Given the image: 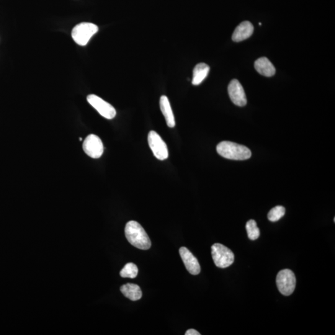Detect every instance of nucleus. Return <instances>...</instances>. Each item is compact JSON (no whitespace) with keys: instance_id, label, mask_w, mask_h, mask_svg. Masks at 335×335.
<instances>
[{"instance_id":"12","label":"nucleus","mask_w":335,"mask_h":335,"mask_svg":"<svg viewBox=\"0 0 335 335\" xmlns=\"http://www.w3.org/2000/svg\"><path fill=\"white\" fill-rule=\"evenodd\" d=\"M254 68L260 74L264 76L270 77L276 73V68L269 59L266 58H261L258 59L254 62Z\"/></svg>"},{"instance_id":"1","label":"nucleus","mask_w":335,"mask_h":335,"mask_svg":"<svg viewBox=\"0 0 335 335\" xmlns=\"http://www.w3.org/2000/svg\"><path fill=\"white\" fill-rule=\"evenodd\" d=\"M125 234L128 242L136 248L144 250L150 248V240L144 228L138 222H128L125 228Z\"/></svg>"},{"instance_id":"3","label":"nucleus","mask_w":335,"mask_h":335,"mask_svg":"<svg viewBox=\"0 0 335 335\" xmlns=\"http://www.w3.org/2000/svg\"><path fill=\"white\" fill-rule=\"evenodd\" d=\"M98 32V27L96 24L91 22H82L74 27L72 36L77 44L84 46Z\"/></svg>"},{"instance_id":"13","label":"nucleus","mask_w":335,"mask_h":335,"mask_svg":"<svg viewBox=\"0 0 335 335\" xmlns=\"http://www.w3.org/2000/svg\"><path fill=\"white\" fill-rule=\"evenodd\" d=\"M160 106L162 114L166 118L167 126L170 128H174L176 123H175L174 116L170 100L167 96H161L160 100Z\"/></svg>"},{"instance_id":"16","label":"nucleus","mask_w":335,"mask_h":335,"mask_svg":"<svg viewBox=\"0 0 335 335\" xmlns=\"http://www.w3.org/2000/svg\"><path fill=\"white\" fill-rule=\"evenodd\" d=\"M138 266L132 262L126 264L123 269L120 270V275L122 278H136L138 276Z\"/></svg>"},{"instance_id":"2","label":"nucleus","mask_w":335,"mask_h":335,"mask_svg":"<svg viewBox=\"0 0 335 335\" xmlns=\"http://www.w3.org/2000/svg\"><path fill=\"white\" fill-rule=\"evenodd\" d=\"M217 152L224 158L234 160H246L252 156L250 150L246 146L229 141L219 143Z\"/></svg>"},{"instance_id":"7","label":"nucleus","mask_w":335,"mask_h":335,"mask_svg":"<svg viewBox=\"0 0 335 335\" xmlns=\"http://www.w3.org/2000/svg\"><path fill=\"white\" fill-rule=\"evenodd\" d=\"M88 102L99 112L100 116L108 120H112L116 115V110L112 104L105 102L95 94H90L87 96Z\"/></svg>"},{"instance_id":"15","label":"nucleus","mask_w":335,"mask_h":335,"mask_svg":"<svg viewBox=\"0 0 335 335\" xmlns=\"http://www.w3.org/2000/svg\"><path fill=\"white\" fill-rule=\"evenodd\" d=\"M120 291L125 297L132 301L140 300L142 296L140 288L138 285L131 283L121 286Z\"/></svg>"},{"instance_id":"19","label":"nucleus","mask_w":335,"mask_h":335,"mask_svg":"<svg viewBox=\"0 0 335 335\" xmlns=\"http://www.w3.org/2000/svg\"><path fill=\"white\" fill-rule=\"evenodd\" d=\"M186 335H200V334L194 329H190L186 332Z\"/></svg>"},{"instance_id":"10","label":"nucleus","mask_w":335,"mask_h":335,"mask_svg":"<svg viewBox=\"0 0 335 335\" xmlns=\"http://www.w3.org/2000/svg\"><path fill=\"white\" fill-rule=\"evenodd\" d=\"M179 252L186 268L190 274H199L200 272V266L196 258L186 247H182Z\"/></svg>"},{"instance_id":"20","label":"nucleus","mask_w":335,"mask_h":335,"mask_svg":"<svg viewBox=\"0 0 335 335\" xmlns=\"http://www.w3.org/2000/svg\"><path fill=\"white\" fill-rule=\"evenodd\" d=\"M82 140V138H80V141H81Z\"/></svg>"},{"instance_id":"11","label":"nucleus","mask_w":335,"mask_h":335,"mask_svg":"<svg viewBox=\"0 0 335 335\" xmlns=\"http://www.w3.org/2000/svg\"><path fill=\"white\" fill-rule=\"evenodd\" d=\"M254 32V27L250 22H244L236 27L232 35L234 42H239L250 37Z\"/></svg>"},{"instance_id":"4","label":"nucleus","mask_w":335,"mask_h":335,"mask_svg":"<svg viewBox=\"0 0 335 335\" xmlns=\"http://www.w3.org/2000/svg\"><path fill=\"white\" fill-rule=\"evenodd\" d=\"M212 256L216 266L226 268L234 262V254L228 247L220 244H215L212 246Z\"/></svg>"},{"instance_id":"6","label":"nucleus","mask_w":335,"mask_h":335,"mask_svg":"<svg viewBox=\"0 0 335 335\" xmlns=\"http://www.w3.org/2000/svg\"><path fill=\"white\" fill-rule=\"evenodd\" d=\"M148 142L149 146L154 156L159 160H164L168 157V150L166 142L156 131L152 130L148 133Z\"/></svg>"},{"instance_id":"9","label":"nucleus","mask_w":335,"mask_h":335,"mask_svg":"<svg viewBox=\"0 0 335 335\" xmlns=\"http://www.w3.org/2000/svg\"><path fill=\"white\" fill-rule=\"evenodd\" d=\"M229 96L234 104L243 107L246 104L247 100L243 86L238 80H233L228 86Z\"/></svg>"},{"instance_id":"17","label":"nucleus","mask_w":335,"mask_h":335,"mask_svg":"<svg viewBox=\"0 0 335 335\" xmlns=\"http://www.w3.org/2000/svg\"><path fill=\"white\" fill-rule=\"evenodd\" d=\"M246 229L248 238L252 240H255L259 238L260 232L258 228L256 221L250 220L246 224Z\"/></svg>"},{"instance_id":"18","label":"nucleus","mask_w":335,"mask_h":335,"mask_svg":"<svg viewBox=\"0 0 335 335\" xmlns=\"http://www.w3.org/2000/svg\"><path fill=\"white\" fill-rule=\"evenodd\" d=\"M286 210L283 206H278L273 208L268 213V218L269 220L275 222L282 218L284 216Z\"/></svg>"},{"instance_id":"14","label":"nucleus","mask_w":335,"mask_h":335,"mask_svg":"<svg viewBox=\"0 0 335 335\" xmlns=\"http://www.w3.org/2000/svg\"><path fill=\"white\" fill-rule=\"evenodd\" d=\"M210 67L204 63L198 64L193 70L192 84L195 86L200 84L208 76Z\"/></svg>"},{"instance_id":"8","label":"nucleus","mask_w":335,"mask_h":335,"mask_svg":"<svg viewBox=\"0 0 335 335\" xmlns=\"http://www.w3.org/2000/svg\"><path fill=\"white\" fill-rule=\"evenodd\" d=\"M85 154L92 158H99L104 152L102 142L98 136L90 134L86 136L83 144Z\"/></svg>"},{"instance_id":"5","label":"nucleus","mask_w":335,"mask_h":335,"mask_svg":"<svg viewBox=\"0 0 335 335\" xmlns=\"http://www.w3.org/2000/svg\"><path fill=\"white\" fill-rule=\"evenodd\" d=\"M276 284L282 295L288 296L292 294L296 286L294 273L288 269L280 270L277 275Z\"/></svg>"}]
</instances>
